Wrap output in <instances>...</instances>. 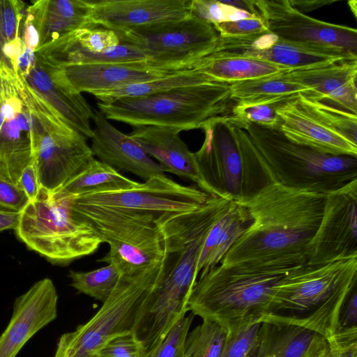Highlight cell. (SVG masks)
<instances>
[{
  "label": "cell",
  "mask_w": 357,
  "mask_h": 357,
  "mask_svg": "<svg viewBox=\"0 0 357 357\" xmlns=\"http://www.w3.org/2000/svg\"><path fill=\"white\" fill-rule=\"evenodd\" d=\"M76 195L63 186H41L36 199L21 211L16 236L52 264L67 266L93 254L102 243L92 226L75 213Z\"/></svg>",
  "instance_id": "obj_6"
},
{
  "label": "cell",
  "mask_w": 357,
  "mask_h": 357,
  "mask_svg": "<svg viewBox=\"0 0 357 357\" xmlns=\"http://www.w3.org/2000/svg\"><path fill=\"white\" fill-rule=\"evenodd\" d=\"M163 268L164 257L138 271L121 273L114 291L92 318L61 335L53 357H94L111 339L132 332L142 305Z\"/></svg>",
  "instance_id": "obj_8"
},
{
  "label": "cell",
  "mask_w": 357,
  "mask_h": 357,
  "mask_svg": "<svg viewBox=\"0 0 357 357\" xmlns=\"http://www.w3.org/2000/svg\"><path fill=\"white\" fill-rule=\"evenodd\" d=\"M15 185L24 191L29 202L36 199L41 185L33 161L23 169Z\"/></svg>",
  "instance_id": "obj_44"
},
{
  "label": "cell",
  "mask_w": 357,
  "mask_h": 357,
  "mask_svg": "<svg viewBox=\"0 0 357 357\" xmlns=\"http://www.w3.org/2000/svg\"><path fill=\"white\" fill-rule=\"evenodd\" d=\"M328 352L327 342L321 337L305 357H328Z\"/></svg>",
  "instance_id": "obj_49"
},
{
  "label": "cell",
  "mask_w": 357,
  "mask_h": 357,
  "mask_svg": "<svg viewBox=\"0 0 357 357\" xmlns=\"http://www.w3.org/2000/svg\"><path fill=\"white\" fill-rule=\"evenodd\" d=\"M191 0H102L90 1V25L115 31L190 16Z\"/></svg>",
  "instance_id": "obj_21"
},
{
  "label": "cell",
  "mask_w": 357,
  "mask_h": 357,
  "mask_svg": "<svg viewBox=\"0 0 357 357\" xmlns=\"http://www.w3.org/2000/svg\"><path fill=\"white\" fill-rule=\"evenodd\" d=\"M36 56L41 63L61 68L148 60L139 49L121 40L116 31L98 26L76 29L37 50Z\"/></svg>",
  "instance_id": "obj_15"
},
{
  "label": "cell",
  "mask_w": 357,
  "mask_h": 357,
  "mask_svg": "<svg viewBox=\"0 0 357 357\" xmlns=\"http://www.w3.org/2000/svg\"><path fill=\"white\" fill-rule=\"evenodd\" d=\"M35 124L32 161L42 187L63 186L82 172L94 155L86 137L69 126L31 87Z\"/></svg>",
  "instance_id": "obj_10"
},
{
  "label": "cell",
  "mask_w": 357,
  "mask_h": 357,
  "mask_svg": "<svg viewBox=\"0 0 357 357\" xmlns=\"http://www.w3.org/2000/svg\"><path fill=\"white\" fill-rule=\"evenodd\" d=\"M138 183L110 165L93 158L82 172L66 183L63 188L79 195L93 192L128 190Z\"/></svg>",
  "instance_id": "obj_32"
},
{
  "label": "cell",
  "mask_w": 357,
  "mask_h": 357,
  "mask_svg": "<svg viewBox=\"0 0 357 357\" xmlns=\"http://www.w3.org/2000/svg\"><path fill=\"white\" fill-rule=\"evenodd\" d=\"M212 80L214 79L196 69H189L148 82L94 92L91 95L100 102H109L121 98L143 96Z\"/></svg>",
  "instance_id": "obj_33"
},
{
  "label": "cell",
  "mask_w": 357,
  "mask_h": 357,
  "mask_svg": "<svg viewBox=\"0 0 357 357\" xmlns=\"http://www.w3.org/2000/svg\"><path fill=\"white\" fill-rule=\"evenodd\" d=\"M222 2L250 15H259L255 8V0H228L222 1Z\"/></svg>",
  "instance_id": "obj_48"
},
{
  "label": "cell",
  "mask_w": 357,
  "mask_h": 357,
  "mask_svg": "<svg viewBox=\"0 0 357 357\" xmlns=\"http://www.w3.org/2000/svg\"><path fill=\"white\" fill-rule=\"evenodd\" d=\"M0 180L16 184L32 162L35 119L25 77L6 67H0Z\"/></svg>",
  "instance_id": "obj_12"
},
{
  "label": "cell",
  "mask_w": 357,
  "mask_h": 357,
  "mask_svg": "<svg viewBox=\"0 0 357 357\" xmlns=\"http://www.w3.org/2000/svg\"><path fill=\"white\" fill-rule=\"evenodd\" d=\"M261 324L246 325L227 333L220 357H250L258 343Z\"/></svg>",
  "instance_id": "obj_37"
},
{
  "label": "cell",
  "mask_w": 357,
  "mask_h": 357,
  "mask_svg": "<svg viewBox=\"0 0 357 357\" xmlns=\"http://www.w3.org/2000/svg\"><path fill=\"white\" fill-rule=\"evenodd\" d=\"M94 357H146V354L141 342L130 332L109 340Z\"/></svg>",
  "instance_id": "obj_40"
},
{
  "label": "cell",
  "mask_w": 357,
  "mask_h": 357,
  "mask_svg": "<svg viewBox=\"0 0 357 357\" xmlns=\"http://www.w3.org/2000/svg\"><path fill=\"white\" fill-rule=\"evenodd\" d=\"M195 69L213 79L231 84L287 73L290 69L242 55L213 53L199 59Z\"/></svg>",
  "instance_id": "obj_28"
},
{
  "label": "cell",
  "mask_w": 357,
  "mask_h": 357,
  "mask_svg": "<svg viewBox=\"0 0 357 357\" xmlns=\"http://www.w3.org/2000/svg\"><path fill=\"white\" fill-rule=\"evenodd\" d=\"M322 337L304 328L262 322L250 357H305Z\"/></svg>",
  "instance_id": "obj_29"
},
{
  "label": "cell",
  "mask_w": 357,
  "mask_h": 357,
  "mask_svg": "<svg viewBox=\"0 0 357 357\" xmlns=\"http://www.w3.org/2000/svg\"><path fill=\"white\" fill-rule=\"evenodd\" d=\"M28 84L73 129L86 138L92 136L94 110L59 70L38 62L24 76Z\"/></svg>",
  "instance_id": "obj_24"
},
{
  "label": "cell",
  "mask_w": 357,
  "mask_h": 357,
  "mask_svg": "<svg viewBox=\"0 0 357 357\" xmlns=\"http://www.w3.org/2000/svg\"><path fill=\"white\" fill-rule=\"evenodd\" d=\"M211 197L199 188L181 185L162 174L130 189L93 192L77 195L75 199L85 204L149 213L159 220L165 216L198 210Z\"/></svg>",
  "instance_id": "obj_13"
},
{
  "label": "cell",
  "mask_w": 357,
  "mask_h": 357,
  "mask_svg": "<svg viewBox=\"0 0 357 357\" xmlns=\"http://www.w3.org/2000/svg\"><path fill=\"white\" fill-rule=\"evenodd\" d=\"M199 275L190 294L188 312L229 333L261 323L268 312L274 287L285 274L218 264Z\"/></svg>",
  "instance_id": "obj_4"
},
{
  "label": "cell",
  "mask_w": 357,
  "mask_h": 357,
  "mask_svg": "<svg viewBox=\"0 0 357 357\" xmlns=\"http://www.w3.org/2000/svg\"><path fill=\"white\" fill-rule=\"evenodd\" d=\"M90 10V1L84 0H38L27 6L26 15L39 36L38 50L76 29L92 26Z\"/></svg>",
  "instance_id": "obj_26"
},
{
  "label": "cell",
  "mask_w": 357,
  "mask_h": 357,
  "mask_svg": "<svg viewBox=\"0 0 357 357\" xmlns=\"http://www.w3.org/2000/svg\"><path fill=\"white\" fill-rule=\"evenodd\" d=\"M252 222L248 208L241 202L231 201L206 237L198 260V275L202 270L219 264Z\"/></svg>",
  "instance_id": "obj_27"
},
{
  "label": "cell",
  "mask_w": 357,
  "mask_h": 357,
  "mask_svg": "<svg viewBox=\"0 0 357 357\" xmlns=\"http://www.w3.org/2000/svg\"><path fill=\"white\" fill-rule=\"evenodd\" d=\"M357 328V285L347 296L341 310L339 329Z\"/></svg>",
  "instance_id": "obj_45"
},
{
  "label": "cell",
  "mask_w": 357,
  "mask_h": 357,
  "mask_svg": "<svg viewBox=\"0 0 357 357\" xmlns=\"http://www.w3.org/2000/svg\"><path fill=\"white\" fill-rule=\"evenodd\" d=\"M116 32L149 61L183 69H195L199 59L210 55L219 36L211 24L191 16Z\"/></svg>",
  "instance_id": "obj_11"
},
{
  "label": "cell",
  "mask_w": 357,
  "mask_h": 357,
  "mask_svg": "<svg viewBox=\"0 0 357 357\" xmlns=\"http://www.w3.org/2000/svg\"><path fill=\"white\" fill-rule=\"evenodd\" d=\"M58 294L50 278L16 298L12 317L0 335V357H16L25 344L57 317Z\"/></svg>",
  "instance_id": "obj_18"
},
{
  "label": "cell",
  "mask_w": 357,
  "mask_h": 357,
  "mask_svg": "<svg viewBox=\"0 0 357 357\" xmlns=\"http://www.w3.org/2000/svg\"><path fill=\"white\" fill-rule=\"evenodd\" d=\"M91 150L99 160L146 181L165 174L162 167L129 135L112 126L105 116L94 110Z\"/></svg>",
  "instance_id": "obj_23"
},
{
  "label": "cell",
  "mask_w": 357,
  "mask_h": 357,
  "mask_svg": "<svg viewBox=\"0 0 357 357\" xmlns=\"http://www.w3.org/2000/svg\"><path fill=\"white\" fill-rule=\"evenodd\" d=\"M257 14L269 32L299 44L337 48L357 56V30L303 14L289 0H255Z\"/></svg>",
  "instance_id": "obj_16"
},
{
  "label": "cell",
  "mask_w": 357,
  "mask_h": 357,
  "mask_svg": "<svg viewBox=\"0 0 357 357\" xmlns=\"http://www.w3.org/2000/svg\"><path fill=\"white\" fill-rule=\"evenodd\" d=\"M326 341L328 357H357V328H340Z\"/></svg>",
  "instance_id": "obj_42"
},
{
  "label": "cell",
  "mask_w": 357,
  "mask_h": 357,
  "mask_svg": "<svg viewBox=\"0 0 357 357\" xmlns=\"http://www.w3.org/2000/svg\"><path fill=\"white\" fill-rule=\"evenodd\" d=\"M231 99L246 105H281L301 94L305 89L287 73L229 84Z\"/></svg>",
  "instance_id": "obj_30"
},
{
  "label": "cell",
  "mask_w": 357,
  "mask_h": 357,
  "mask_svg": "<svg viewBox=\"0 0 357 357\" xmlns=\"http://www.w3.org/2000/svg\"><path fill=\"white\" fill-rule=\"evenodd\" d=\"M54 68L59 70L76 91L90 94L148 82L186 70L179 67L149 60Z\"/></svg>",
  "instance_id": "obj_19"
},
{
  "label": "cell",
  "mask_w": 357,
  "mask_h": 357,
  "mask_svg": "<svg viewBox=\"0 0 357 357\" xmlns=\"http://www.w3.org/2000/svg\"><path fill=\"white\" fill-rule=\"evenodd\" d=\"M227 335L219 325L203 320L188 334L186 357H220Z\"/></svg>",
  "instance_id": "obj_35"
},
{
  "label": "cell",
  "mask_w": 357,
  "mask_h": 357,
  "mask_svg": "<svg viewBox=\"0 0 357 357\" xmlns=\"http://www.w3.org/2000/svg\"><path fill=\"white\" fill-rule=\"evenodd\" d=\"M243 10L227 6L217 0H191L190 16L211 24L226 21H234L249 17Z\"/></svg>",
  "instance_id": "obj_36"
},
{
  "label": "cell",
  "mask_w": 357,
  "mask_h": 357,
  "mask_svg": "<svg viewBox=\"0 0 357 357\" xmlns=\"http://www.w3.org/2000/svg\"><path fill=\"white\" fill-rule=\"evenodd\" d=\"M181 132L171 127L141 126L133 127L129 135L160 164L165 172L191 180L206 192L195 153L181 139Z\"/></svg>",
  "instance_id": "obj_25"
},
{
  "label": "cell",
  "mask_w": 357,
  "mask_h": 357,
  "mask_svg": "<svg viewBox=\"0 0 357 357\" xmlns=\"http://www.w3.org/2000/svg\"><path fill=\"white\" fill-rule=\"evenodd\" d=\"M213 53L245 56L290 70L337 61L357 60L356 56L337 48L283 40L268 31L244 36L222 37L219 35Z\"/></svg>",
  "instance_id": "obj_17"
},
{
  "label": "cell",
  "mask_w": 357,
  "mask_h": 357,
  "mask_svg": "<svg viewBox=\"0 0 357 357\" xmlns=\"http://www.w3.org/2000/svg\"><path fill=\"white\" fill-rule=\"evenodd\" d=\"M289 77L303 86L305 98L357 115V60H342L290 70Z\"/></svg>",
  "instance_id": "obj_20"
},
{
  "label": "cell",
  "mask_w": 357,
  "mask_h": 357,
  "mask_svg": "<svg viewBox=\"0 0 357 357\" xmlns=\"http://www.w3.org/2000/svg\"><path fill=\"white\" fill-rule=\"evenodd\" d=\"M275 111L280 131L291 141L324 154L357 157V145L329 128L301 94L278 105Z\"/></svg>",
  "instance_id": "obj_22"
},
{
  "label": "cell",
  "mask_w": 357,
  "mask_h": 357,
  "mask_svg": "<svg viewBox=\"0 0 357 357\" xmlns=\"http://www.w3.org/2000/svg\"><path fill=\"white\" fill-rule=\"evenodd\" d=\"M75 198V213L92 226L102 243H107L109 246V252L98 261L112 264L121 273H127L162 259L163 236L158 220L153 215L122 208L85 204Z\"/></svg>",
  "instance_id": "obj_9"
},
{
  "label": "cell",
  "mask_w": 357,
  "mask_h": 357,
  "mask_svg": "<svg viewBox=\"0 0 357 357\" xmlns=\"http://www.w3.org/2000/svg\"><path fill=\"white\" fill-rule=\"evenodd\" d=\"M348 4L349 6V8L351 9V12L353 13L355 17H356L357 15V1L356 0L354 1H348Z\"/></svg>",
  "instance_id": "obj_50"
},
{
  "label": "cell",
  "mask_w": 357,
  "mask_h": 357,
  "mask_svg": "<svg viewBox=\"0 0 357 357\" xmlns=\"http://www.w3.org/2000/svg\"><path fill=\"white\" fill-rule=\"evenodd\" d=\"M29 202L24 191L15 184L0 180V206L21 212Z\"/></svg>",
  "instance_id": "obj_43"
},
{
  "label": "cell",
  "mask_w": 357,
  "mask_h": 357,
  "mask_svg": "<svg viewBox=\"0 0 357 357\" xmlns=\"http://www.w3.org/2000/svg\"><path fill=\"white\" fill-rule=\"evenodd\" d=\"M325 195L270 183L241 202L251 215L252 224L219 264L287 274L307 264Z\"/></svg>",
  "instance_id": "obj_1"
},
{
  "label": "cell",
  "mask_w": 357,
  "mask_h": 357,
  "mask_svg": "<svg viewBox=\"0 0 357 357\" xmlns=\"http://www.w3.org/2000/svg\"><path fill=\"white\" fill-rule=\"evenodd\" d=\"M26 8L20 0H0V66L16 73L26 49L23 29Z\"/></svg>",
  "instance_id": "obj_31"
},
{
  "label": "cell",
  "mask_w": 357,
  "mask_h": 357,
  "mask_svg": "<svg viewBox=\"0 0 357 357\" xmlns=\"http://www.w3.org/2000/svg\"><path fill=\"white\" fill-rule=\"evenodd\" d=\"M120 270L112 264L86 272L70 270V285L78 292L104 303L120 279Z\"/></svg>",
  "instance_id": "obj_34"
},
{
  "label": "cell",
  "mask_w": 357,
  "mask_h": 357,
  "mask_svg": "<svg viewBox=\"0 0 357 357\" xmlns=\"http://www.w3.org/2000/svg\"><path fill=\"white\" fill-rule=\"evenodd\" d=\"M335 1V0H289L293 8L303 14L324 6L330 5Z\"/></svg>",
  "instance_id": "obj_46"
},
{
  "label": "cell",
  "mask_w": 357,
  "mask_h": 357,
  "mask_svg": "<svg viewBox=\"0 0 357 357\" xmlns=\"http://www.w3.org/2000/svg\"><path fill=\"white\" fill-rule=\"evenodd\" d=\"M357 284V258L305 264L276 284L262 322L309 329L325 340L339 329L342 306Z\"/></svg>",
  "instance_id": "obj_2"
},
{
  "label": "cell",
  "mask_w": 357,
  "mask_h": 357,
  "mask_svg": "<svg viewBox=\"0 0 357 357\" xmlns=\"http://www.w3.org/2000/svg\"><path fill=\"white\" fill-rule=\"evenodd\" d=\"M229 122L245 130L274 181L284 187L326 195L357 178V157L316 151L291 141L279 127Z\"/></svg>",
  "instance_id": "obj_7"
},
{
  "label": "cell",
  "mask_w": 357,
  "mask_h": 357,
  "mask_svg": "<svg viewBox=\"0 0 357 357\" xmlns=\"http://www.w3.org/2000/svg\"><path fill=\"white\" fill-rule=\"evenodd\" d=\"M202 129L204 139L195 155L208 195L244 202L275 182L244 128L223 117Z\"/></svg>",
  "instance_id": "obj_3"
},
{
  "label": "cell",
  "mask_w": 357,
  "mask_h": 357,
  "mask_svg": "<svg viewBox=\"0 0 357 357\" xmlns=\"http://www.w3.org/2000/svg\"><path fill=\"white\" fill-rule=\"evenodd\" d=\"M357 258V178L325 195L319 227L307 250V264Z\"/></svg>",
  "instance_id": "obj_14"
},
{
  "label": "cell",
  "mask_w": 357,
  "mask_h": 357,
  "mask_svg": "<svg viewBox=\"0 0 357 357\" xmlns=\"http://www.w3.org/2000/svg\"><path fill=\"white\" fill-rule=\"evenodd\" d=\"M212 25L222 37L244 36L268 31L263 19L255 15L238 20L221 22Z\"/></svg>",
  "instance_id": "obj_41"
},
{
  "label": "cell",
  "mask_w": 357,
  "mask_h": 357,
  "mask_svg": "<svg viewBox=\"0 0 357 357\" xmlns=\"http://www.w3.org/2000/svg\"><path fill=\"white\" fill-rule=\"evenodd\" d=\"M234 104L229 84L212 80L97 105L108 120L183 131L202 129L212 120L228 117Z\"/></svg>",
  "instance_id": "obj_5"
},
{
  "label": "cell",
  "mask_w": 357,
  "mask_h": 357,
  "mask_svg": "<svg viewBox=\"0 0 357 357\" xmlns=\"http://www.w3.org/2000/svg\"><path fill=\"white\" fill-rule=\"evenodd\" d=\"M21 212L0 208V232L15 230L19 225Z\"/></svg>",
  "instance_id": "obj_47"
},
{
  "label": "cell",
  "mask_w": 357,
  "mask_h": 357,
  "mask_svg": "<svg viewBox=\"0 0 357 357\" xmlns=\"http://www.w3.org/2000/svg\"><path fill=\"white\" fill-rule=\"evenodd\" d=\"M194 317L190 312L176 322L147 357H186L185 342Z\"/></svg>",
  "instance_id": "obj_38"
},
{
  "label": "cell",
  "mask_w": 357,
  "mask_h": 357,
  "mask_svg": "<svg viewBox=\"0 0 357 357\" xmlns=\"http://www.w3.org/2000/svg\"><path fill=\"white\" fill-rule=\"evenodd\" d=\"M277 106L235 103L227 119L236 123H252L264 126L279 127V118L275 111Z\"/></svg>",
  "instance_id": "obj_39"
}]
</instances>
